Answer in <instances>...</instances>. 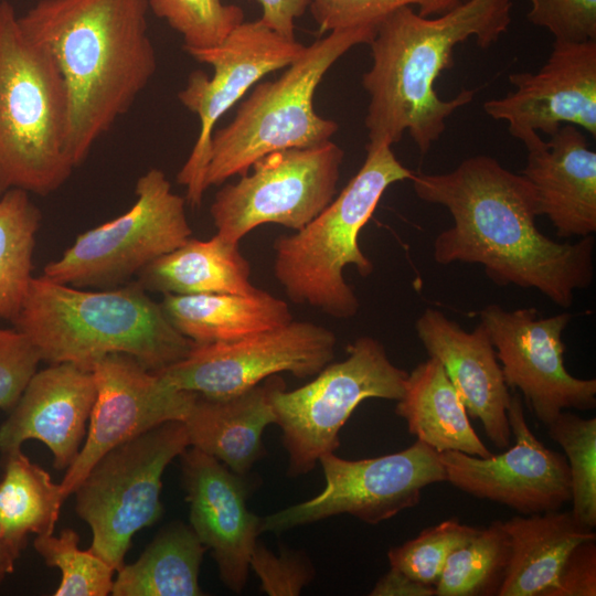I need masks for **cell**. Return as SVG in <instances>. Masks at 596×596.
Segmentation results:
<instances>
[{
    "instance_id": "52a82bcc",
    "label": "cell",
    "mask_w": 596,
    "mask_h": 596,
    "mask_svg": "<svg viewBox=\"0 0 596 596\" xmlns=\"http://www.w3.org/2000/svg\"><path fill=\"white\" fill-rule=\"evenodd\" d=\"M375 30L331 31L306 46L277 79L258 82L233 120L213 132L205 189L246 174L256 160L270 152L330 140L339 126L316 113V89L328 70L353 46L369 44Z\"/></svg>"
},
{
    "instance_id": "60d3db41",
    "label": "cell",
    "mask_w": 596,
    "mask_h": 596,
    "mask_svg": "<svg viewBox=\"0 0 596 596\" xmlns=\"http://www.w3.org/2000/svg\"><path fill=\"white\" fill-rule=\"evenodd\" d=\"M262 7V18L265 25L280 35L295 40V19L301 17L311 0H257Z\"/></svg>"
},
{
    "instance_id": "9a60e30c",
    "label": "cell",
    "mask_w": 596,
    "mask_h": 596,
    "mask_svg": "<svg viewBox=\"0 0 596 596\" xmlns=\"http://www.w3.org/2000/svg\"><path fill=\"white\" fill-rule=\"evenodd\" d=\"M571 318L568 312L538 318L536 308L508 311L496 304L480 311L507 386L522 393L545 426L562 411L596 405V380L575 377L564 364L562 332Z\"/></svg>"
},
{
    "instance_id": "3957f363",
    "label": "cell",
    "mask_w": 596,
    "mask_h": 596,
    "mask_svg": "<svg viewBox=\"0 0 596 596\" xmlns=\"http://www.w3.org/2000/svg\"><path fill=\"white\" fill-rule=\"evenodd\" d=\"M511 0H466L437 17L402 7L377 25L372 66L362 76L370 96L364 125L371 145L392 146L408 131L422 155L446 129V119L469 104L476 89H461L450 100L435 89L441 72L454 65L455 47L473 38L486 50L512 22Z\"/></svg>"
},
{
    "instance_id": "d6a6232c",
    "label": "cell",
    "mask_w": 596,
    "mask_h": 596,
    "mask_svg": "<svg viewBox=\"0 0 596 596\" xmlns=\"http://www.w3.org/2000/svg\"><path fill=\"white\" fill-rule=\"evenodd\" d=\"M79 536L63 529L58 536L38 535L34 549L50 567L61 571V584L54 596H106L113 589L116 572L106 561L78 547Z\"/></svg>"
},
{
    "instance_id": "7bdbcfd3",
    "label": "cell",
    "mask_w": 596,
    "mask_h": 596,
    "mask_svg": "<svg viewBox=\"0 0 596 596\" xmlns=\"http://www.w3.org/2000/svg\"><path fill=\"white\" fill-rule=\"evenodd\" d=\"M18 557L7 544L0 528V583L6 575L14 571V563Z\"/></svg>"
},
{
    "instance_id": "f35d334b",
    "label": "cell",
    "mask_w": 596,
    "mask_h": 596,
    "mask_svg": "<svg viewBox=\"0 0 596 596\" xmlns=\"http://www.w3.org/2000/svg\"><path fill=\"white\" fill-rule=\"evenodd\" d=\"M41 361L21 331L0 327V408L11 411Z\"/></svg>"
},
{
    "instance_id": "d4e9b609",
    "label": "cell",
    "mask_w": 596,
    "mask_h": 596,
    "mask_svg": "<svg viewBox=\"0 0 596 596\" xmlns=\"http://www.w3.org/2000/svg\"><path fill=\"white\" fill-rule=\"evenodd\" d=\"M161 308L170 323L193 343L242 339L292 320L289 306L257 289L248 295H163Z\"/></svg>"
},
{
    "instance_id": "b9f144b4",
    "label": "cell",
    "mask_w": 596,
    "mask_h": 596,
    "mask_svg": "<svg viewBox=\"0 0 596 596\" xmlns=\"http://www.w3.org/2000/svg\"><path fill=\"white\" fill-rule=\"evenodd\" d=\"M371 596H433L435 587L423 584L391 567L374 585Z\"/></svg>"
},
{
    "instance_id": "9c48e42d",
    "label": "cell",
    "mask_w": 596,
    "mask_h": 596,
    "mask_svg": "<svg viewBox=\"0 0 596 596\" xmlns=\"http://www.w3.org/2000/svg\"><path fill=\"white\" fill-rule=\"evenodd\" d=\"M188 447L183 422H164L109 450L73 492L76 512L92 530L88 551L116 572L134 534L161 517L163 471Z\"/></svg>"
},
{
    "instance_id": "603a6c76",
    "label": "cell",
    "mask_w": 596,
    "mask_h": 596,
    "mask_svg": "<svg viewBox=\"0 0 596 596\" xmlns=\"http://www.w3.org/2000/svg\"><path fill=\"white\" fill-rule=\"evenodd\" d=\"M280 377L273 375L240 394L213 398L196 395L182 421L194 447L245 476L263 456V433L275 424L270 395Z\"/></svg>"
},
{
    "instance_id": "44dd1931",
    "label": "cell",
    "mask_w": 596,
    "mask_h": 596,
    "mask_svg": "<svg viewBox=\"0 0 596 596\" xmlns=\"http://www.w3.org/2000/svg\"><path fill=\"white\" fill-rule=\"evenodd\" d=\"M415 329L428 355L443 365L467 414L480 421L498 448H508L511 394L486 326L480 323L467 332L440 311L427 308Z\"/></svg>"
},
{
    "instance_id": "6da1fadb",
    "label": "cell",
    "mask_w": 596,
    "mask_h": 596,
    "mask_svg": "<svg viewBox=\"0 0 596 596\" xmlns=\"http://www.w3.org/2000/svg\"><path fill=\"white\" fill-rule=\"evenodd\" d=\"M411 181L422 201L445 206L454 219L434 241L436 263L480 264L493 283L535 288L564 308L575 290L590 286L594 236L558 243L542 234L532 184L494 158L472 156L450 172L417 171Z\"/></svg>"
},
{
    "instance_id": "836d02e7",
    "label": "cell",
    "mask_w": 596,
    "mask_h": 596,
    "mask_svg": "<svg viewBox=\"0 0 596 596\" xmlns=\"http://www.w3.org/2000/svg\"><path fill=\"white\" fill-rule=\"evenodd\" d=\"M149 10L178 32L183 49L207 50L221 44L244 21V11L221 0H147Z\"/></svg>"
},
{
    "instance_id": "277c9868",
    "label": "cell",
    "mask_w": 596,
    "mask_h": 596,
    "mask_svg": "<svg viewBox=\"0 0 596 596\" xmlns=\"http://www.w3.org/2000/svg\"><path fill=\"white\" fill-rule=\"evenodd\" d=\"M12 323L28 337L41 361L88 371L104 356L123 353L160 372L183 359L194 344L137 281L83 290L43 275L33 277Z\"/></svg>"
},
{
    "instance_id": "f546056e",
    "label": "cell",
    "mask_w": 596,
    "mask_h": 596,
    "mask_svg": "<svg viewBox=\"0 0 596 596\" xmlns=\"http://www.w3.org/2000/svg\"><path fill=\"white\" fill-rule=\"evenodd\" d=\"M0 196V319L12 322L34 277L33 253L42 215L22 189Z\"/></svg>"
},
{
    "instance_id": "d6986e66",
    "label": "cell",
    "mask_w": 596,
    "mask_h": 596,
    "mask_svg": "<svg viewBox=\"0 0 596 596\" xmlns=\"http://www.w3.org/2000/svg\"><path fill=\"white\" fill-rule=\"evenodd\" d=\"M180 457L190 526L211 550L224 585L240 593L246 585L251 553L260 533V518L247 508L245 476L194 447H188Z\"/></svg>"
},
{
    "instance_id": "2e32d148",
    "label": "cell",
    "mask_w": 596,
    "mask_h": 596,
    "mask_svg": "<svg viewBox=\"0 0 596 596\" xmlns=\"http://www.w3.org/2000/svg\"><path fill=\"white\" fill-rule=\"evenodd\" d=\"M92 372L96 397L85 444L60 483L64 500L109 450L164 422L183 421L198 395L123 353L104 356Z\"/></svg>"
},
{
    "instance_id": "30bf717a",
    "label": "cell",
    "mask_w": 596,
    "mask_h": 596,
    "mask_svg": "<svg viewBox=\"0 0 596 596\" xmlns=\"http://www.w3.org/2000/svg\"><path fill=\"white\" fill-rule=\"evenodd\" d=\"M135 193L127 212L79 234L43 276L78 288H116L191 237L187 201L172 192L162 170L140 175Z\"/></svg>"
},
{
    "instance_id": "e575fe53",
    "label": "cell",
    "mask_w": 596,
    "mask_h": 596,
    "mask_svg": "<svg viewBox=\"0 0 596 596\" xmlns=\"http://www.w3.org/2000/svg\"><path fill=\"white\" fill-rule=\"evenodd\" d=\"M480 529L449 519L424 529L416 538L387 552L391 567L434 586L449 555L466 544Z\"/></svg>"
},
{
    "instance_id": "7a4b0ae2",
    "label": "cell",
    "mask_w": 596,
    "mask_h": 596,
    "mask_svg": "<svg viewBox=\"0 0 596 596\" xmlns=\"http://www.w3.org/2000/svg\"><path fill=\"white\" fill-rule=\"evenodd\" d=\"M147 0H39L19 24L54 58L68 97L74 168L134 105L158 62Z\"/></svg>"
},
{
    "instance_id": "ffe728a7",
    "label": "cell",
    "mask_w": 596,
    "mask_h": 596,
    "mask_svg": "<svg viewBox=\"0 0 596 596\" xmlns=\"http://www.w3.org/2000/svg\"><path fill=\"white\" fill-rule=\"evenodd\" d=\"M95 397L92 371L72 363L36 371L0 426L2 458L35 439L50 448L56 469H67L79 453Z\"/></svg>"
},
{
    "instance_id": "4dcf8cb0",
    "label": "cell",
    "mask_w": 596,
    "mask_h": 596,
    "mask_svg": "<svg viewBox=\"0 0 596 596\" xmlns=\"http://www.w3.org/2000/svg\"><path fill=\"white\" fill-rule=\"evenodd\" d=\"M509 556L503 521L496 520L449 555L435 585V595L498 596Z\"/></svg>"
},
{
    "instance_id": "e0dca14e",
    "label": "cell",
    "mask_w": 596,
    "mask_h": 596,
    "mask_svg": "<svg viewBox=\"0 0 596 596\" xmlns=\"http://www.w3.org/2000/svg\"><path fill=\"white\" fill-rule=\"evenodd\" d=\"M508 419L514 445L500 455L439 453L446 481L468 494L507 505L523 515L561 509L571 500L566 457L545 447L534 436L515 391L508 407Z\"/></svg>"
},
{
    "instance_id": "f1b7e54d",
    "label": "cell",
    "mask_w": 596,
    "mask_h": 596,
    "mask_svg": "<svg viewBox=\"0 0 596 596\" xmlns=\"http://www.w3.org/2000/svg\"><path fill=\"white\" fill-rule=\"evenodd\" d=\"M2 459L0 528L7 544L19 557L28 534L53 533L64 498L60 483H54L50 475L21 450Z\"/></svg>"
},
{
    "instance_id": "d590c367",
    "label": "cell",
    "mask_w": 596,
    "mask_h": 596,
    "mask_svg": "<svg viewBox=\"0 0 596 596\" xmlns=\"http://www.w3.org/2000/svg\"><path fill=\"white\" fill-rule=\"evenodd\" d=\"M466 0H311L309 9L321 31L376 25L402 7H418V14L437 17Z\"/></svg>"
},
{
    "instance_id": "7402d4cb",
    "label": "cell",
    "mask_w": 596,
    "mask_h": 596,
    "mask_svg": "<svg viewBox=\"0 0 596 596\" xmlns=\"http://www.w3.org/2000/svg\"><path fill=\"white\" fill-rule=\"evenodd\" d=\"M539 215H546L560 237L596 231V152L578 127L563 125L546 141L534 134L522 141Z\"/></svg>"
},
{
    "instance_id": "5b68a950",
    "label": "cell",
    "mask_w": 596,
    "mask_h": 596,
    "mask_svg": "<svg viewBox=\"0 0 596 596\" xmlns=\"http://www.w3.org/2000/svg\"><path fill=\"white\" fill-rule=\"evenodd\" d=\"M68 97L52 55L0 2V195L10 189L47 195L75 169L66 153Z\"/></svg>"
},
{
    "instance_id": "ac0fdd59",
    "label": "cell",
    "mask_w": 596,
    "mask_h": 596,
    "mask_svg": "<svg viewBox=\"0 0 596 596\" xmlns=\"http://www.w3.org/2000/svg\"><path fill=\"white\" fill-rule=\"evenodd\" d=\"M514 91L483 104L485 113L508 123L521 141L534 134L549 137L573 125L596 137V40H554L552 52L535 73L509 75Z\"/></svg>"
},
{
    "instance_id": "8fae6325",
    "label": "cell",
    "mask_w": 596,
    "mask_h": 596,
    "mask_svg": "<svg viewBox=\"0 0 596 596\" xmlns=\"http://www.w3.org/2000/svg\"><path fill=\"white\" fill-rule=\"evenodd\" d=\"M343 157V150L328 140L259 158L251 173L216 192L210 206L216 234L240 243L267 223L301 230L334 199Z\"/></svg>"
},
{
    "instance_id": "4fadbf2b",
    "label": "cell",
    "mask_w": 596,
    "mask_h": 596,
    "mask_svg": "<svg viewBox=\"0 0 596 596\" xmlns=\"http://www.w3.org/2000/svg\"><path fill=\"white\" fill-rule=\"evenodd\" d=\"M331 330L294 321L242 339L194 343L189 353L160 372L178 389L222 398L245 392L277 373L317 375L336 353Z\"/></svg>"
},
{
    "instance_id": "4316f807",
    "label": "cell",
    "mask_w": 596,
    "mask_h": 596,
    "mask_svg": "<svg viewBox=\"0 0 596 596\" xmlns=\"http://www.w3.org/2000/svg\"><path fill=\"white\" fill-rule=\"evenodd\" d=\"M249 276L251 266L238 243L215 234L207 241L190 237L143 267L137 283L146 291L162 295H248L258 289Z\"/></svg>"
},
{
    "instance_id": "7c38bea8",
    "label": "cell",
    "mask_w": 596,
    "mask_h": 596,
    "mask_svg": "<svg viewBox=\"0 0 596 596\" xmlns=\"http://www.w3.org/2000/svg\"><path fill=\"white\" fill-rule=\"evenodd\" d=\"M324 487L316 497L260 519V532L281 533L339 514L377 524L418 504L422 490L446 481L439 454L416 440L390 455L349 460L327 453L319 458Z\"/></svg>"
},
{
    "instance_id": "83f0119b",
    "label": "cell",
    "mask_w": 596,
    "mask_h": 596,
    "mask_svg": "<svg viewBox=\"0 0 596 596\" xmlns=\"http://www.w3.org/2000/svg\"><path fill=\"white\" fill-rule=\"evenodd\" d=\"M191 526L161 529L140 557L114 579V596H201L200 567L205 552Z\"/></svg>"
},
{
    "instance_id": "ba28073f",
    "label": "cell",
    "mask_w": 596,
    "mask_h": 596,
    "mask_svg": "<svg viewBox=\"0 0 596 596\" xmlns=\"http://www.w3.org/2000/svg\"><path fill=\"white\" fill-rule=\"evenodd\" d=\"M347 351L344 360L327 364L304 386L287 391L281 380L272 392L290 477L311 471L322 455L336 451L341 428L361 402L403 395L408 373L391 362L380 341L364 336Z\"/></svg>"
},
{
    "instance_id": "ab89813d",
    "label": "cell",
    "mask_w": 596,
    "mask_h": 596,
    "mask_svg": "<svg viewBox=\"0 0 596 596\" xmlns=\"http://www.w3.org/2000/svg\"><path fill=\"white\" fill-rule=\"evenodd\" d=\"M596 595L595 539L578 543L565 558L555 584L544 596Z\"/></svg>"
},
{
    "instance_id": "8d00e7d4",
    "label": "cell",
    "mask_w": 596,
    "mask_h": 596,
    "mask_svg": "<svg viewBox=\"0 0 596 596\" xmlns=\"http://www.w3.org/2000/svg\"><path fill=\"white\" fill-rule=\"evenodd\" d=\"M528 20L554 40H596V0H529Z\"/></svg>"
},
{
    "instance_id": "74e56055",
    "label": "cell",
    "mask_w": 596,
    "mask_h": 596,
    "mask_svg": "<svg viewBox=\"0 0 596 596\" xmlns=\"http://www.w3.org/2000/svg\"><path fill=\"white\" fill-rule=\"evenodd\" d=\"M249 567L269 596L299 595L313 577V568L307 556L287 550L275 554L259 541H256L251 553Z\"/></svg>"
},
{
    "instance_id": "cb8c5ba5",
    "label": "cell",
    "mask_w": 596,
    "mask_h": 596,
    "mask_svg": "<svg viewBox=\"0 0 596 596\" xmlns=\"http://www.w3.org/2000/svg\"><path fill=\"white\" fill-rule=\"evenodd\" d=\"M510 556L498 596H544L578 543L596 539L571 511L515 515L503 522Z\"/></svg>"
},
{
    "instance_id": "5bb4252c",
    "label": "cell",
    "mask_w": 596,
    "mask_h": 596,
    "mask_svg": "<svg viewBox=\"0 0 596 596\" xmlns=\"http://www.w3.org/2000/svg\"><path fill=\"white\" fill-rule=\"evenodd\" d=\"M306 50L260 20L237 25L217 46L192 51L196 61L211 65L212 76L203 71L192 72L180 103L200 119V132L192 151L178 173L179 184L187 187L185 201L199 206L206 190L204 174L211 140L217 120L256 83L268 73L290 65Z\"/></svg>"
},
{
    "instance_id": "8992f818",
    "label": "cell",
    "mask_w": 596,
    "mask_h": 596,
    "mask_svg": "<svg viewBox=\"0 0 596 596\" xmlns=\"http://www.w3.org/2000/svg\"><path fill=\"white\" fill-rule=\"evenodd\" d=\"M366 157L343 190L311 222L294 234L279 235L273 244L274 275L288 298L334 318L355 316L359 300L343 270L353 265L366 277L372 262L359 245L362 228L372 217L386 189L411 180L390 145L365 146Z\"/></svg>"
},
{
    "instance_id": "484cf974",
    "label": "cell",
    "mask_w": 596,
    "mask_h": 596,
    "mask_svg": "<svg viewBox=\"0 0 596 596\" xmlns=\"http://www.w3.org/2000/svg\"><path fill=\"white\" fill-rule=\"evenodd\" d=\"M395 413L405 419L417 440L438 454L492 455L472 428L461 398L435 358L429 356L408 373Z\"/></svg>"
},
{
    "instance_id": "1f68e13d",
    "label": "cell",
    "mask_w": 596,
    "mask_h": 596,
    "mask_svg": "<svg viewBox=\"0 0 596 596\" xmlns=\"http://www.w3.org/2000/svg\"><path fill=\"white\" fill-rule=\"evenodd\" d=\"M549 436L564 450L571 477L574 518L596 526V418L562 411L547 426Z\"/></svg>"
}]
</instances>
